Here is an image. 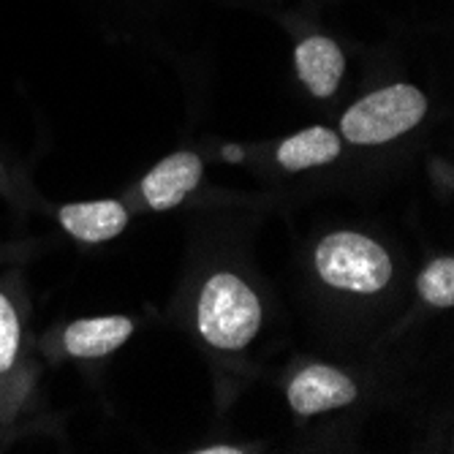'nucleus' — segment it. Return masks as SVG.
I'll list each match as a JSON object with an SVG mask.
<instances>
[{
    "instance_id": "nucleus-5",
    "label": "nucleus",
    "mask_w": 454,
    "mask_h": 454,
    "mask_svg": "<svg viewBox=\"0 0 454 454\" xmlns=\"http://www.w3.org/2000/svg\"><path fill=\"white\" fill-rule=\"evenodd\" d=\"M204 175V163L196 153H175L147 172L142 180V196L150 210H172L193 191Z\"/></svg>"
},
{
    "instance_id": "nucleus-3",
    "label": "nucleus",
    "mask_w": 454,
    "mask_h": 454,
    "mask_svg": "<svg viewBox=\"0 0 454 454\" xmlns=\"http://www.w3.org/2000/svg\"><path fill=\"white\" fill-rule=\"evenodd\" d=\"M427 112V98L414 85H389L364 96L343 114V137L351 145H384L417 129Z\"/></svg>"
},
{
    "instance_id": "nucleus-9",
    "label": "nucleus",
    "mask_w": 454,
    "mask_h": 454,
    "mask_svg": "<svg viewBox=\"0 0 454 454\" xmlns=\"http://www.w3.org/2000/svg\"><path fill=\"white\" fill-rule=\"evenodd\" d=\"M340 155V139L335 131L324 126L305 129L294 137H288L278 147V163L286 172H302L310 167H324Z\"/></svg>"
},
{
    "instance_id": "nucleus-6",
    "label": "nucleus",
    "mask_w": 454,
    "mask_h": 454,
    "mask_svg": "<svg viewBox=\"0 0 454 454\" xmlns=\"http://www.w3.org/2000/svg\"><path fill=\"white\" fill-rule=\"evenodd\" d=\"M294 60H297V74L302 79V85L316 98L335 96L340 76L346 71V58L333 38L313 35V38L300 41Z\"/></svg>"
},
{
    "instance_id": "nucleus-13",
    "label": "nucleus",
    "mask_w": 454,
    "mask_h": 454,
    "mask_svg": "<svg viewBox=\"0 0 454 454\" xmlns=\"http://www.w3.org/2000/svg\"><path fill=\"white\" fill-rule=\"evenodd\" d=\"M226 158L237 160V158H242V153H239V150H234V147H229V150H226Z\"/></svg>"
},
{
    "instance_id": "nucleus-8",
    "label": "nucleus",
    "mask_w": 454,
    "mask_h": 454,
    "mask_svg": "<svg viewBox=\"0 0 454 454\" xmlns=\"http://www.w3.org/2000/svg\"><path fill=\"white\" fill-rule=\"evenodd\" d=\"M63 229L82 242H106L114 239L129 223V210L120 201H79L60 207Z\"/></svg>"
},
{
    "instance_id": "nucleus-1",
    "label": "nucleus",
    "mask_w": 454,
    "mask_h": 454,
    "mask_svg": "<svg viewBox=\"0 0 454 454\" xmlns=\"http://www.w3.org/2000/svg\"><path fill=\"white\" fill-rule=\"evenodd\" d=\"M196 324L199 335L213 348L239 351L259 333L262 302L242 278L231 272H218L201 288Z\"/></svg>"
},
{
    "instance_id": "nucleus-11",
    "label": "nucleus",
    "mask_w": 454,
    "mask_h": 454,
    "mask_svg": "<svg viewBox=\"0 0 454 454\" xmlns=\"http://www.w3.org/2000/svg\"><path fill=\"white\" fill-rule=\"evenodd\" d=\"M20 351V318L9 297L0 292V376L12 370Z\"/></svg>"
},
{
    "instance_id": "nucleus-10",
    "label": "nucleus",
    "mask_w": 454,
    "mask_h": 454,
    "mask_svg": "<svg viewBox=\"0 0 454 454\" xmlns=\"http://www.w3.org/2000/svg\"><path fill=\"white\" fill-rule=\"evenodd\" d=\"M419 294L425 297V302L435 305V308H451L454 305V259L451 256H441L435 262H430L425 267V272L419 275Z\"/></svg>"
},
{
    "instance_id": "nucleus-12",
    "label": "nucleus",
    "mask_w": 454,
    "mask_h": 454,
    "mask_svg": "<svg viewBox=\"0 0 454 454\" xmlns=\"http://www.w3.org/2000/svg\"><path fill=\"white\" fill-rule=\"evenodd\" d=\"M242 449L237 446H207V449H199V454H239Z\"/></svg>"
},
{
    "instance_id": "nucleus-7",
    "label": "nucleus",
    "mask_w": 454,
    "mask_h": 454,
    "mask_svg": "<svg viewBox=\"0 0 454 454\" xmlns=\"http://www.w3.org/2000/svg\"><path fill=\"white\" fill-rule=\"evenodd\" d=\"M134 335V321L126 316H98L74 321L66 335L63 346L76 359H98L117 351L122 343Z\"/></svg>"
},
{
    "instance_id": "nucleus-4",
    "label": "nucleus",
    "mask_w": 454,
    "mask_h": 454,
    "mask_svg": "<svg viewBox=\"0 0 454 454\" xmlns=\"http://www.w3.org/2000/svg\"><path fill=\"white\" fill-rule=\"evenodd\" d=\"M356 400V384L329 364H310L288 384V405L300 417H316Z\"/></svg>"
},
{
    "instance_id": "nucleus-2",
    "label": "nucleus",
    "mask_w": 454,
    "mask_h": 454,
    "mask_svg": "<svg viewBox=\"0 0 454 454\" xmlns=\"http://www.w3.org/2000/svg\"><path fill=\"white\" fill-rule=\"evenodd\" d=\"M316 272L326 286L343 292L379 294L392 280V259L376 239L356 231H338L318 242Z\"/></svg>"
}]
</instances>
